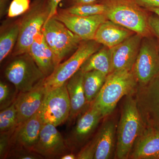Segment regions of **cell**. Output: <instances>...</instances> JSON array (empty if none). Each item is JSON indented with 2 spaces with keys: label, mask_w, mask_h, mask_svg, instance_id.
Here are the masks:
<instances>
[{
  "label": "cell",
  "mask_w": 159,
  "mask_h": 159,
  "mask_svg": "<svg viewBox=\"0 0 159 159\" xmlns=\"http://www.w3.org/2000/svg\"><path fill=\"white\" fill-rule=\"evenodd\" d=\"M143 38L132 70L139 86L148 84L159 70V42Z\"/></svg>",
  "instance_id": "30bf717a"
},
{
  "label": "cell",
  "mask_w": 159,
  "mask_h": 159,
  "mask_svg": "<svg viewBox=\"0 0 159 159\" xmlns=\"http://www.w3.org/2000/svg\"><path fill=\"white\" fill-rule=\"evenodd\" d=\"M112 57L111 49L104 46L91 55L83 64L80 70L83 73L93 70L108 75L112 72Z\"/></svg>",
  "instance_id": "7402d4cb"
},
{
  "label": "cell",
  "mask_w": 159,
  "mask_h": 159,
  "mask_svg": "<svg viewBox=\"0 0 159 159\" xmlns=\"http://www.w3.org/2000/svg\"><path fill=\"white\" fill-rule=\"evenodd\" d=\"M145 129L136 99L131 94L126 96L117 128V158H128L137 139Z\"/></svg>",
  "instance_id": "6da1fadb"
},
{
  "label": "cell",
  "mask_w": 159,
  "mask_h": 159,
  "mask_svg": "<svg viewBox=\"0 0 159 159\" xmlns=\"http://www.w3.org/2000/svg\"><path fill=\"white\" fill-rule=\"evenodd\" d=\"M135 34L134 32L107 20L97 30L94 40L103 46L111 48Z\"/></svg>",
  "instance_id": "ac0fdd59"
},
{
  "label": "cell",
  "mask_w": 159,
  "mask_h": 159,
  "mask_svg": "<svg viewBox=\"0 0 159 159\" xmlns=\"http://www.w3.org/2000/svg\"><path fill=\"white\" fill-rule=\"evenodd\" d=\"M31 0H12L9 5L7 16L9 18L24 15L31 6Z\"/></svg>",
  "instance_id": "4316f807"
},
{
  "label": "cell",
  "mask_w": 159,
  "mask_h": 159,
  "mask_svg": "<svg viewBox=\"0 0 159 159\" xmlns=\"http://www.w3.org/2000/svg\"><path fill=\"white\" fill-rule=\"evenodd\" d=\"M132 151V159H159V131L145 129Z\"/></svg>",
  "instance_id": "d6986e66"
},
{
  "label": "cell",
  "mask_w": 159,
  "mask_h": 159,
  "mask_svg": "<svg viewBox=\"0 0 159 159\" xmlns=\"http://www.w3.org/2000/svg\"><path fill=\"white\" fill-rule=\"evenodd\" d=\"M29 53L46 77L54 72L57 66L54 54L42 30L34 37Z\"/></svg>",
  "instance_id": "e0dca14e"
},
{
  "label": "cell",
  "mask_w": 159,
  "mask_h": 159,
  "mask_svg": "<svg viewBox=\"0 0 159 159\" xmlns=\"http://www.w3.org/2000/svg\"><path fill=\"white\" fill-rule=\"evenodd\" d=\"M48 0H33L28 11L19 19V34L12 51L13 57L29 53L35 36L41 31L48 19Z\"/></svg>",
  "instance_id": "277c9868"
},
{
  "label": "cell",
  "mask_w": 159,
  "mask_h": 159,
  "mask_svg": "<svg viewBox=\"0 0 159 159\" xmlns=\"http://www.w3.org/2000/svg\"><path fill=\"white\" fill-rule=\"evenodd\" d=\"M96 144L95 139L89 143L77 155V159H94L96 152Z\"/></svg>",
  "instance_id": "f546056e"
},
{
  "label": "cell",
  "mask_w": 159,
  "mask_h": 159,
  "mask_svg": "<svg viewBox=\"0 0 159 159\" xmlns=\"http://www.w3.org/2000/svg\"><path fill=\"white\" fill-rule=\"evenodd\" d=\"M63 1L64 0H48L50 8V13L48 20L57 14V10H58V5L60 3Z\"/></svg>",
  "instance_id": "836d02e7"
},
{
  "label": "cell",
  "mask_w": 159,
  "mask_h": 159,
  "mask_svg": "<svg viewBox=\"0 0 159 159\" xmlns=\"http://www.w3.org/2000/svg\"><path fill=\"white\" fill-rule=\"evenodd\" d=\"M148 22L152 32L159 40V16L153 13V15L148 16Z\"/></svg>",
  "instance_id": "1f68e13d"
},
{
  "label": "cell",
  "mask_w": 159,
  "mask_h": 159,
  "mask_svg": "<svg viewBox=\"0 0 159 159\" xmlns=\"http://www.w3.org/2000/svg\"><path fill=\"white\" fill-rule=\"evenodd\" d=\"M13 131L1 133V135H0V157H1L0 158L1 159L6 158L9 155L10 148H11V138Z\"/></svg>",
  "instance_id": "83f0119b"
},
{
  "label": "cell",
  "mask_w": 159,
  "mask_h": 159,
  "mask_svg": "<svg viewBox=\"0 0 159 159\" xmlns=\"http://www.w3.org/2000/svg\"><path fill=\"white\" fill-rule=\"evenodd\" d=\"M107 7V20L123 26L143 37H150L147 10L133 0H99Z\"/></svg>",
  "instance_id": "3957f363"
},
{
  "label": "cell",
  "mask_w": 159,
  "mask_h": 159,
  "mask_svg": "<svg viewBox=\"0 0 159 159\" xmlns=\"http://www.w3.org/2000/svg\"><path fill=\"white\" fill-rule=\"evenodd\" d=\"M83 41L94 40L99 26L107 20L105 14L82 16L69 14L61 9L54 16Z\"/></svg>",
  "instance_id": "8fae6325"
},
{
  "label": "cell",
  "mask_w": 159,
  "mask_h": 159,
  "mask_svg": "<svg viewBox=\"0 0 159 159\" xmlns=\"http://www.w3.org/2000/svg\"><path fill=\"white\" fill-rule=\"evenodd\" d=\"M66 84L67 82L46 93L38 112L43 124L49 123L57 127L68 120L71 106Z\"/></svg>",
  "instance_id": "ba28073f"
},
{
  "label": "cell",
  "mask_w": 159,
  "mask_h": 159,
  "mask_svg": "<svg viewBox=\"0 0 159 159\" xmlns=\"http://www.w3.org/2000/svg\"><path fill=\"white\" fill-rule=\"evenodd\" d=\"M44 79L31 90L20 93L16 98L18 126L30 119L39 110L46 94L43 83Z\"/></svg>",
  "instance_id": "5bb4252c"
},
{
  "label": "cell",
  "mask_w": 159,
  "mask_h": 159,
  "mask_svg": "<svg viewBox=\"0 0 159 159\" xmlns=\"http://www.w3.org/2000/svg\"><path fill=\"white\" fill-rule=\"evenodd\" d=\"M11 92L8 86L2 81L0 82V106L1 110L6 108L13 102L10 101Z\"/></svg>",
  "instance_id": "f1b7e54d"
},
{
  "label": "cell",
  "mask_w": 159,
  "mask_h": 159,
  "mask_svg": "<svg viewBox=\"0 0 159 159\" xmlns=\"http://www.w3.org/2000/svg\"><path fill=\"white\" fill-rule=\"evenodd\" d=\"M42 31L54 54L57 66L65 57L74 53L83 41L54 17L47 21Z\"/></svg>",
  "instance_id": "8992f818"
},
{
  "label": "cell",
  "mask_w": 159,
  "mask_h": 159,
  "mask_svg": "<svg viewBox=\"0 0 159 159\" xmlns=\"http://www.w3.org/2000/svg\"><path fill=\"white\" fill-rule=\"evenodd\" d=\"M107 75L97 70L84 73L83 86L87 102L92 103L97 98Z\"/></svg>",
  "instance_id": "cb8c5ba5"
},
{
  "label": "cell",
  "mask_w": 159,
  "mask_h": 159,
  "mask_svg": "<svg viewBox=\"0 0 159 159\" xmlns=\"http://www.w3.org/2000/svg\"><path fill=\"white\" fill-rule=\"evenodd\" d=\"M116 125L112 121H107L95 137L96 149L94 159L111 158L114 149Z\"/></svg>",
  "instance_id": "44dd1931"
},
{
  "label": "cell",
  "mask_w": 159,
  "mask_h": 159,
  "mask_svg": "<svg viewBox=\"0 0 159 159\" xmlns=\"http://www.w3.org/2000/svg\"><path fill=\"white\" fill-rule=\"evenodd\" d=\"M10 0H0V17L1 18L7 14Z\"/></svg>",
  "instance_id": "e575fe53"
},
{
  "label": "cell",
  "mask_w": 159,
  "mask_h": 159,
  "mask_svg": "<svg viewBox=\"0 0 159 159\" xmlns=\"http://www.w3.org/2000/svg\"><path fill=\"white\" fill-rule=\"evenodd\" d=\"M143 9L148 10L152 8H159V0H133Z\"/></svg>",
  "instance_id": "d6a6232c"
},
{
  "label": "cell",
  "mask_w": 159,
  "mask_h": 159,
  "mask_svg": "<svg viewBox=\"0 0 159 159\" xmlns=\"http://www.w3.org/2000/svg\"><path fill=\"white\" fill-rule=\"evenodd\" d=\"M68 147L56 126L47 123L43 125L39 139L32 151L44 157L54 158L65 153Z\"/></svg>",
  "instance_id": "7c38bea8"
},
{
  "label": "cell",
  "mask_w": 159,
  "mask_h": 159,
  "mask_svg": "<svg viewBox=\"0 0 159 159\" xmlns=\"http://www.w3.org/2000/svg\"><path fill=\"white\" fill-rule=\"evenodd\" d=\"M101 44L94 40L82 41L73 54L57 65L54 72L44 79L46 93L61 86L79 70L83 64L91 55L100 49Z\"/></svg>",
  "instance_id": "5b68a950"
},
{
  "label": "cell",
  "mask_w": 159,
  "mask_h": 159,
  "mask_svg": "<svg viewBox=\"0 0 159 159\" xmlns=\"http://www.w3.org/2000/svg\"><path fill=\"white\" fill-rule=\"evenodd\" d=\"M19 20L5 23L1 27L0 62L12 53L19 34Z\"/></svg>",
  "instance_id": "603a6c76"
},
{
  "label": "cell",
  "mask_w": 159,
  "mask_h": 159,
  "mask_svg": "<svg viewBox=\"0 0 159 159\" xmlns=\"http://www.w3.org/2000/svg\"><path fill=\"white\" fill-rule=\"evenodd\" d=\"M77 120L68 139L66 141L68 146L80 144L87 139L94 131L103 118L100 111L93 104Z\"/></svg>",
  "instance_id": "2e32d148"
},
{
  "label": "cell",
  "mask_w": 159,
  "mask_h": 159,
  "mask_svg": "<svg viewBox=\"0 0 159 159\" xmlns=\"http://www.w3.org/2000/svg\"><path fill=\"white\" fill-rule=\"evenodd\" d=\"M83 76L84 73L80 70L67 82L71 106L68 120L70 121L77 117L88 103L84 89Z\"/></svg>",
  "instance_id": "ffe728a7"
},
{
  "label": "cell",
  "mask_w": 159,
  "mask_h": 159,
  "mask_svg": "<svg viewBox=\"0 0 159 159\" xmlns=\"http://www.w3.org/2000/svg\"><path fill=\"white\" fill-rule=\"evenodd\" d=\"M43 125L37 112L18 125L11 135L10 148L32 151L39 139Z\"/></svg>",
  "instance_id": "9a60e30c"
},
{
  "label": "cell",
  "mask_w": 159,
  "mask_h": 159,
  "mask_svg": "<svg viewBox=\"0 0 159 159\" xmlns=\"http://www.w3.org/2000/svg\"><path fill=\"white\" fill-rule=\"evenodd\" d=\"M143 38L142 35L135 33L118 45L110 48L112 72L132 70Z\"/></svg>",
  "instance_id": "4fadbf2b"
},
{
  "label": "cell",
  "mask_w": 159,
  "mask_h": 159,
  "mask_svg": "<svg viewBox=\"0 0 159 159\" xmlns=\"http://www.w3.org/2000/svg\"><path fill=\"white\" fill-rule=\"evenodd\" d=\"M11 151L16 158L36 159L40 157V155L32 151L25 149H13Z\"/></svg>",
  "instance_id": "4dcf8cb0"
},
{
  "label": "cell",
  "mask_w": 159,
  "mask_h": 159,
  "mask_svg": "<svg viewBox=\"0 0 159 159\" xmlns=\"http://www.w3.org/2000/svg\"><path fill=\"white\" fill-rule=\"evenodd\" d=\"M138 84L132 70L112 72L107 75L104 84L92 103L104 118L114 111L122 97L134 93Z\"/></svg>",
  "instance_id": "7a4b0ae2"
},
{
  "label": "cell",
  "mask_w": 159,
  "mask_h": 159,
  "mask_svg": "<svg viewBox=\"0 0 159 159\" xmlns=\"http://www.w3.org/2000/svg\"><path fill=\"white\" fill-rule=\"evenodd\" d=\"M61 159H77V157L73 153H69L64 154L61 157Z\"/></svg>",
  "instance_id": "8d00e7d4"
},
{
  "label": "cell",
  "mask_w": 159,
  "mask_h": 159,
  "mask_svg": "<svg viewBox=\"0 0 159 159\" xmlns=\"http://www.w3.org/2000/svg\"><path fill=\"white\" fill-rule=\"evenodd\" d=\"M147 11L152 12L154 14H156L159 16V8H152V9H148Z\"/></svg>",
  "instance_id": "74e56055"
},
{
  "label": "cell",
  "mask_w": 159,
  "mask_h": 159,
  "mask_svg": "<svg viewBox=\"0 0 159 159\" xmlns=\"http://www.w3.org/2000/svg\"><path fill=\"white\" fill-rule=\"evenodd\" d=\"M18 126L17 112L15 102L0 112V132L1 133L13 131Z\"/></svg>",
  "instance_id": "484cf974"
},
{
  "label": "cell",
  "mask_w": 159,
  "mask_h": 159,
  "mask_svg": "<svg viewBox=\"0 0 159 159\" xmlns=\"http://www.w3.org/2000/svg\"><path fill=\"white\" fill-rule=\"evenodd\" d=\"M61 9L69 14L79 16H89L105 14L107 7L105 4L99 0L94 3L70 6Z\"/></svg>",
  "instance_id": "d4e9b609"
},
{
  "label": "cell",
  "mask_w": 159,
  "mask_h": 159,
  "mask_svg": "<svg viewBox=\"0 0 159 159\" xmlns=\"http://www.w3.org/2000/svg\"><path fill=\"white\" fill-rule=\"evenodd\" d=\"M136 100L145 129L159 131V70L152 80L139 86Z\"/></svg>",
  "instance_id": "9c48e42d"
},
{
  "label": "cell",
  "mask_w": 159,
  "mask_h": 159,
  "mask_svg": "<svg viewBox=\"0 0 159 159\" xmlns=\"http://www.w3.org/2000/svg\"><path fill=\"white\" fill-rule=\"evenodd\" d=\"M14 57L6 67L5 76L20 93L31 90L45 78L29 53Z\"/></svg>",
  "instance_id": "52a82bcc"
},
{
  "label": "cell",
  "mask_w": 159,
  "mask_h": 159,
  "mask_svg": "<svg viewBox=\"0 0 159 159\" xmlns=\"http://www.w3.org/2000/svg\"><path fill=\"white\" fill-rule=\"evenodd\" d=\"M98 1L99 0H66V2L68 6V7H70L77 5L94 3Z\"/></svg>",
  "instance_id": "d590c367"
}]
</instances>
